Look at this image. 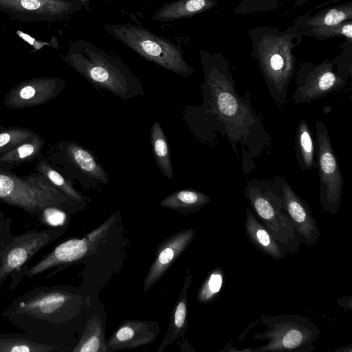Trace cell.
Here are the masks:
<instances>
[{"label":"cell","mask_w":352,"mask_h":352,"mask_svg":"<svg viewBox=\"0 0 352 352\" xmlns=\"http://www.w3.org/2000/svg\"><path fill=\"white\" fill-rule=\"evenodd\" d=\"M204 74L201 84L203 101L183 107V119L194 137L202 144L215 146L224 138L241 162L248 175L256 166L254 160L268 151L272 135L264 126L261 114L250 94L241 96L228 68L202 61Z\"/></svg>","instance_id":"obj_1"},{"label":"cell","mask_w":352,"mask_h":352,"mask_svg":"<svg viewBox=\"0 0 352 352\" xmlns=\"http://www.w3.org/2000/svg\"><path fill=\"white\" fill-rule=\"evenodd\" d=\"M76 297L67 287L38 286L16 297L1 316L25 333L58 344Z\"/></svg>","instance_id":"obj_2"},{"label":"cell","mask_w":352,"mask_h":352,"mask_svg":"<svg viewBox=\"0 0 352 352\" xmlns=\"http://www.w3.org/2000/svg\"><path fill=\"white\" fill-rule=\"evenodd\" d=\"M59 56L98 89L124 100L145 94L141 81L129 67L86 41H70L67 52Z\"/></svg>","instance_id":"obj_3"},{"label":"cell","mask_w":352,"mask_h":352,"mask_svg":"<svg viewBox=\"0 0 352 352\" xmlns=\"http://www.w3.org/2000/svg\"><path fill=\"white\" fill-rule=\"evenodd\" d=\"M0 201L21 209L41 223L47 208L54 207L65 211L74 204L41 173L36 172L19 176L2 168H0Z\"/></svg>","instance_id":"obj_4"},{"label":"cell","mask_w":352,"mask_h":352,"mask_svg":"<svg viewBox=\"0 0 352 352\" xmlns=\"http://www.w3.org/2000/svg\"><path fill=\"white\" fill-rule=\"evenodd\" d=\"M244 194L255 216L287 254H297L300 240L272 180L252 178L247 182Z\"/></svg>","instance_id":"obj_5"},{"label":"cell","mask_w":352,"mask_h":352,"mask_svg":"<svg viewBox=\"0 0 352 352\" xmlns=\"http://www.w3.org/2000/svg\"><path fill=\"white\" fill-rule=\"evenodd\" d=\"M289 34H265L258 44L257 59L270 97L278 108L287 102L288 87L293 78L295 58Z\"/></svg>","instance_id":"obj_6"},{"label":"cell","mask_w":352,"mask_h":352,"mask_svg":"<svg viewBox=\"0 0 352 352\" xmlns=\"http://www.w3.org/2000/svg\"><path fill=\"white\" fill-rule=\"evenodd\" d=\"M104 28L148 61L183 78L192 76L195 72L183 58L178 47L142 27L130 24H106Z\"/></svg>","instance_id":"obj_7"},{"label":"cell","mask_w":352,"mask_h":352,"mask_svg":"<svg viewBox=\"0 0 352 352\" xmlns=\"http://www.w3.org/2000/svg\"><path fill=\"white\" fill-rule=\"evenodd\" d=\"M260 324L266 327L263 333L253 336L254 340H266L265 344L252 349L254 352H311L320 335L318 326L309 318L293 314L266 316Z\"/></svg>","instance_id":"obj_8"},{"label":"cell","mask_w":352,"mask_h":352,"mask_svg":"<svg viewBox=\"0 0 352 352\" xmlns=\"http://www.w3.org/2000/svg\"><path fill=\"white\" fill-rule=\"evenodd\" d=\"M65 230V225L28 230L15 236L13 241L0 253V290L7 278H10L9 289H16L25 277L29 263L48 244L54 241Z\"/></svg>","instance_id":"obj_9"},{"label":"cell","mask_w":352,"mask_h":352,"mask_svg":"<svg viewBox=\"0 0 352 352\" xmlns=\"http://www.w3.org/2000/svg\"><path fill=\"white\" fill-rule=\"evenodd\" d=\"M315 158L319 175V201L322 210L335 214L341 206L344 179L326 124L315 120Z\"/></svg>","instance_id":"obj_10"},{"label":"cell","mask_w":352,"mask_h":352,"mask_svg":"<svg viewBox=\"0 0 352 352\" xmlns=\"http://www.w3.org/2000/svg\"><path fill=\"white\" fill-rule=\"evenodd\" d=\"M48 153L52 163L85 187L107 184L109 182L107 173L92 153L76 142L61 141L53 146Z\"/></svg>","instance_id":"obj_11"},{"label":"cell","mask_w":352,"mask_h":352,"mask_svg":"<svg viewBox=\"0 0 352 352\" xmlns=\"http://www.w3.org/2000/svg\"><path fill=\"white\" fill-rule=\"evenodd\" d=\"M113 221V217H111L108 221L83 239H72L60 243L37 263L30 266L25 277L30 278L52 270L45 276V278H50L60 271L61 267L84 258L102 241Z\"/></svg>","instance_id":"obj_12"},{"label":"cell","mask_w":352,"mask_h":352,"mask_svg":"<svg viewBox=\"0 0 352 352\" xmlns=\"http://www.w3.org/2000/svg\"><path fill=\"white\" fill-rule=\"evenodd\" d=\"M333 65L325 60L317 65L301 67L296 74L293 102H310L342 89L347 80L334 72Z\"/></svg>","instance_id":"obj_13"},{"label":"cell","mask_w":352,"mask_h":352,"mask_svg":"<svg viewBox=\"0 0 352 352\" xmlns=\"http://www.w3.org/2000/svg\"><path fill=\"white\" fill-rule=\"evenodd\" d=\"M76 0H0V12L24 23L54 22L80 9Z\"/></svg>","instance_id":"obj_14"},{"label":"cell","mask_w":352,"mask_h":352,"mask_svg":"<svg viewBox=\"0 0 352 352\" xmlns=\"http://www.w3.org/2000/svg\"><path fill=\"white\" fill-rule=\"evenodd\" d=\"M272 182L301 243L309 247L317 244L321 234L308 203L294 190L284 177L276 175Z\"/></svg>","instance_id":"obj_15"},{"label":"cell","mask_w":352,"mask_h":352,"mask_svg":"<svg viewBox=\"0 0 352 352\" xmlns=\"http://www.w3.org/2000/svg\"><path fill=\"white\" fill-rule=\"evenodd\" d=\"M66 82L59 78L37 77L16 85L6 94L3 102L10 109H23L45 104L65 89Z\"/></svg>","instance_id":"obj_16"},{"label":"cell","mask_w":352,"mask_h":352,"mask_svg":"<svg viewBox=\"0 0 352 352\" xmlns=\"http://www.w3.org/2000/svg\"><path fill=\"white\" fill-rule=\"evenodd\" d=\"M195 236L192 229L178 232L164 244L144 279V289L152 287L164 275L175 258L190 244Z\"/></svg>","instance_id":"obj_17"},{"label":"cell","mask_w":352,"mask_h":352,"mask_svg":"<svg viewBox=\"0 0 352 352\" xmlns=\"http://www.w3.org/2000/svg\"><path fill=\"white\" fill-rule=\"evenodd\" d=\"M244 229L250 243L262 254L274 260H281L287 254L284 248L257 219L250 206L245 208Z\"/></svg>","instance_id":"obj_18"},{"label":"cell","mask_w":352,"mask_h":352,"mask_svg":"<svg viewBox=\"0 0 352 352\" xmlns=\"http://www.w3.org/2000/svg\"><path fill=\"white\" fill-rule=\"evenodd\" d=\"M59 344L28 333H0V352H56Z\"/></svg>","instance_id":"obj_19"},{"label":"cell","mask_w":352,"mask_h":352,"mask_svg":"<svg viewBox=\"0 0 352 352\" xmlns=\"http://www.w3.org/2000/svg\"><path fill=\"white\" fill-rule=\"evenodd\" d=\"M212 0H177L164 4L153 16L152 19L159 21H169L192 16L204 12L213 6Z\"/></svg>","instance_id":"obj_20"},{"label":"cell","mask_w":352,"mask_h":352,"mask_svg":"<svg viewBox=\"0 0 352 352\" xmlns=\"http://www.w3.org/2000/svg\"><path fill=\"white\" fill-rule=\"evenodd\" d=\"M45 140L40 135L14 147L0 155V168L10 170L23 163L38 158L44 148Z\"/></svg>","instance_id":"obj_21"},{"label":"cell","mask_w":352,"mask_h":352,"mask_svg":"<svg viewBox=\"0 0 352 352\" xmlns=\"http://www.w3.org/2000/svg\"><path fill=\"white\" fill-rule=\"evenodd\" d=\"M210 201V197L204 192L183 189L167 196L160 202V205L186 214L200 210Z\"/></svg>","instance_id":"obj_22"},{"label":"cell","mask_w":352,"mask_h":352,"mask_svg":"<svg viewBox=\"0 0 352 352\" xmlns=\"http://www.w3.org/2000/svg\"><path fill=\"white\" fill-rule=\"evenodd\" d=\"M296 158L298 166L304 170L316 168L315 144L307 122L301 119L295 135Z\"/></svg>","instance_id":"obj_23"},{"label":"cell","mask_w":352,"mask_h":352,"mask_svg":"<svg viewBox=\"0 0 352 352\" xmlns=\"http://www.w3.org/2000/svg\"><path fill=\"white\" fill-rule=\"evenodd\" d=\"M150 142L156 165L161 173L167 179L174 177V171L170 160L169 145L165 133L158 121L151 127Z\"/></svg>","instance_id":"obj_24"},{"label":"cell","mask_w":352,"mask_h":352,"mask_svg":"<svg viewBox=\"0 0 352 352\" xmlns=\"http://www.w3.org/2000/svg\"><path fill=\"white\" fill-rule=\"evenodd\" d=\"M34 170L45 175L50 182L65 194L72 202L81 203L82 195L71 183V180L58 171L46 157H41L37 162Z\"/></svg>","instance_id":"obj_25"},{"label":"cell","mask_w":352,"mask_h":352,"mask_svg":"<svg viewBox=\"0 0 352 352\" xmlns=\"http://www.w3.org/2000/svg\"><path fill=\"white\" fill-rule=\"evenodd\" d=\"M352 18V6L344 4L337 7L329 8L318 13L307 21L311 28L330 26L351 20Z\"/></svg>","instance_id":"obj_26"},{"label":"cell","mask_w":352,"mask_h":352,"mask_svg":"<svg viewBox=\"0 0 352 352\" xmlns=\"http://www.w3.org/2000/svg\"><path fill=\"white\" fill-rule=\"evenodd\" d=\"M38 135L34 131L24 127H10L1 130L0 131V155Z\"/></svg>","instance_id":"obj_27"},{"label":"cell","mask_w":352,"mask_h":352,"mask_svg":"<svg viewBox=\"0 0 352 352\" xmlns=\"http://www.w3.org/2000/svg\"><path fill=\"white\" fill-rule=\"evenodd\" d=\"M223 279L224 273L221 268L212 269L199 290L198 301L200 303H209L213 301L221 292Z\"/></svg>","instance_id":"obj_28"},{"label":"cell","mask_w":352,"mask_h":352,"mask_svg":"<svg viewBox=\"0 0 352 352\" xmlns=\"http://www.w3.org/2000/svg\"><path fill=\"white\" fill-rule=\"evenodd\" d=\"M311 32L322 38L342 36L351 41L352 38V24L351 21H345L334 25L312 28Z\"/></svg>","instance_id":"obj_29"},{"label":"cell","mask_w":352,"mask_h":352,"mask_svg":"<svg viewBox=\"0 0 352 352\" xmlns=\"http://www.w3.org/2000/svg\"><path fill=\"white\" fill-rule=\"evenodd\" d=\"M101 330L96 329L95 332L85 333L78 344L72 350L79 352H96L100 350L101 346Z\"/></svg>","instance_id":"obj_30"},{"label":"cell","mask_w":352,"mask_h":352,"mask_svg":"<svg viewBox=\"0 0 352 352\" xmlns=\"http://www.w3.org/2000/svg\"><path fill=\"white\" fill-rule=\"evenodd\" d=\"M12 219L0 212V253L14 239L11 229Z\"/></svg>","instance_id":"obj_31"},{"label":"cell","mask_w":352,"mask_h":352,"mask_svg":"<svg viewBox=\"0 0 352 352\" xmlns=\"http://www.w3.org/2000/svg\"><path fill=\"white\" fill-rule=\"evenodd\" d=\"M137 324H125L120 327L114 335L115 344L119 343L120 346L129 345V342L135 337V330Z\"/></svg>","instance_id":"obj_32"},{"label":"cell","mask_w":352,"mask_h":352,"mask_svg":"<svg viewBox=\"0 0 352 352\" xmlns=\"http://www.w3.org/2000/svg\"><path fill=\"white\" fill-rule=\"evenodd\" d=\"M186 318V298H183L177 305L174 314V324L177 329L185 324Z\"/></svg>","instance_id":"obj_33"},{"label":"cell","mask_w":352,"mask_h":352,"mask_svg":"<svg viewBox=\"0 0 352 352\" xmlns=\"http://www.w3.org/2000/svg\"><path fill=\"white\" fill-rule=\"evenodd\" d=\"M252 348H247L245 349H238L236 348H234L232 345V342H229L227 343L225 346L221 350V351H229V352H246V351H252Z\"/></svg>","instance_id":"obj_34"},{"label":"cell","mask_w":352,"mask_h":352,"mask_svg":"<svg viewBox=\"0 0 352 352\" xmlns=\"http://www.w3.org/2000/svg\"><path fill=\"white\" fill-rule=\"evenodd\" d=\"M336 351H338V352H351L352 351L351 344H349V345L345 346L338 347V349H336Z\"/></svg>","instance_id":"obj_35"}]
</instances>
